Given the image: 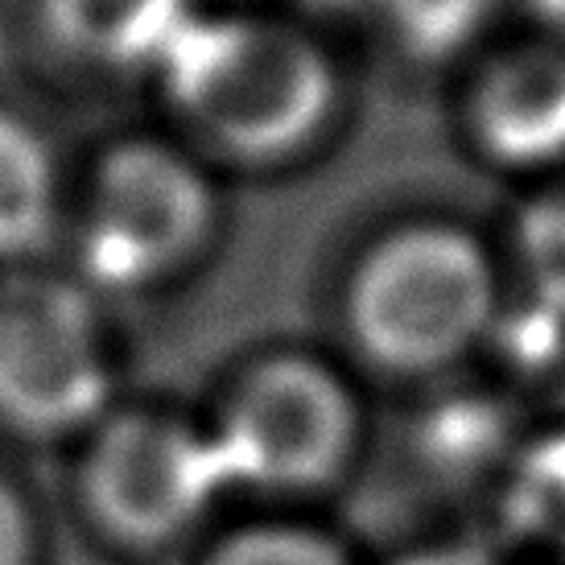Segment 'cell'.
Segmentation results:
<instances>
[{"instance_id":"9","label":"cell","mask_w":565,"mask_h":565,"mask_svg":"<svg viewBox=\"0 0 565 565\" xmlns=\"http://www.w3.org/2000/svg\"><path fill=\"white\" fill-rule=\"evenodd\" d=\"M63 173L42 128L0 108V265H25L63 227Z\"/></svg>"},{"instance_id":"13","label":"cell","mask_w":565,"mask_h":565,"mask_svg":"<svg viewBox=\"0 0 565 565\" xmlns=\"http://www.w3.org/2000/svg\"><path fill=\"white\" fill-rule=\"evenodd\" d=\"M0 565H38V516L25 491L0 475Z\"/></svg>"},{"instance_id":"14","label":"cell","mask_w":565,"mask_h":565,"mask_svg":"<svg viewBox=\"0 0 565 565\" xmlns=\"http://www.w3.org/2000/svg\"><path fill=\"white\" fill-rule=\"evenodd\" d=\"M396 565H495L487 553L471 550V545H425L417 553H405Z\"/></svg>"},{"instance_id":"1","label":"cell","mask_w":565,"mask_h":565,"mask_svg":"<svg viewBox=\"0 0 565 565\" xmlns=\"http://www.w3.org/2000/svg\"><path fill=\"white\" fill-rule=\"evenodd\" d=\"M153 79L173 120L236 166L298 161L339 111V66L285 17L199 9Z\"/></svg>"},{"instance_id":"2","label":"cell","mask_w":565,"mask_h":565,"mask_svg":"<svg viewBox=\"0 0 565 565\" xmlns=\"http://www.w3.org/2000/svg\"><path fill=\"white\" fill-rule=\"evenodd\" d=\"M491 256L458 223H405L360 256L347 281V334L388 376H434L495 322Z\"/></svg>"},{"instance_id":"7","label":"cell","mask_w":565,"mask_h":565,"mask_svg":"<svg viewBox=\"0 0 565 565\" xmlns=\"http://www.w3.org/2000/svg\"><path fill=\"white\" fill-rule=\"evenodd\" d=\"M471 137L503 170L565 166V46L500 54L471 92Z\"/></svg>"},{"instance_id":"15","label":"cell","mask_w":565,"mask_h":565,"mask_svg":"<svg viewBox=\"0 0 565 565\" xmlns=\"http://www.w3.org/2000/svg\"><path fill=\"white\" fill-rule=\"evenodd\" d=\"M536 9H541V17L557 33V46H565V0H536Z\"/></svg>"},{"instance_id":"8","label":"cell","mask_w":565,"mask_h":565,"mask_svg":"<svg viewBox=\"0 0 565 565\" xmlns=\"http://www.w3.org/2000/svg\"><path fill=\"white\" fill-rule=\"evenodd\" d=\"M46 25L79 63L158 75L199 0H42Z\"/></svg>"},{"instance_id":"6","label":"cell","mask_w":565,"mask_h":565,"mask_svg":"<svg viewBox=\"0 0 565 565\" xmlns=\"http://www.w3.org/2000/svg\"><path fill=\"white\" fill-rule=\"evenodd\" d=\"M223 487L211 434L153 408L104 413L79 462L83 512L128 553L178 545L203 524Z\"/></svg>"},{"instance_id":"5","label":"cell","mask_w":565,"mask_h":565,"mask_svg":"<svg viewBox=\"0 0 565 565\" xmlns=\"http://www.w3.org/2000/svg\"><path fill=\"white\" fill-rule=\"evenodd\" d=\"M111 355L83 281L13 268L0 281V429L58 441L108 413Z\"/></svg>"},{"instance_id":"11","label":"cell","mask_w":565,"mask_h":565,"mask_svg":"<svg viewBox=\"0 0 565 565\" xmlns=\"http://www.w3.org/2000/svg\"><path fill=\"white\" fill-rule=\"evenodd\" d=\"M199 565H351L334 536L306 524H248L215 541Z\"/></svg>"},{"instance_id":"3","label":"cell","mask_w":565,"mask_h":565,"mask_svg":"<svg viewBox=\"0 0 565 565\" xmlns=\"http://www.w3.org/2000/svg\"><path fill=\"white\" fill-rule=\"evenodd\" d=\"M215 227L220 190L203 158L153 137L116 145L83 190L79 281L92 294H149L194 265Z\"/></svg>"},{"instance_id":"12","label":"cell","mask_w":565,"mask_h":565,"mask_svg":"<svg viewBox=\"0 0 565 565\" xmlns=\"http://www.w3.org/2000/svg\"><path fill=\"white\" fill-rule=\"evenodd\" d=\"M516 512L533 533L565 545V434H553L524 458L516 479Z\"/></svg>"},{"instance_id":"4","label":"cell","mask_w":565,"mask_h":565,"mask_svg":"<svg viewBox=\"0 0 565 565\" xmlns=\"http://www.w3.org/2000/svg\"><path fill=\"white\" fill-rule=\"evenodd\" d=\"M360 434V401L343 372L315 355L281 351L236 380L211 441L227 487L315 495L351 471Z\"/></svg>"},{"instance_id":"10","label":"cell","mask_w":565,"mask_h":565,"mask_svg":"<svg viewBox=\"0 0 565 565\" xmlns=\"http://www.w3.org/2000/svg\"><path fill=\"white\" fill-rule=\"evenodd\" d=\"M516 260L541 310L565 318V178L536 190L516 215Z\"/></svg>"}]
</instances>
